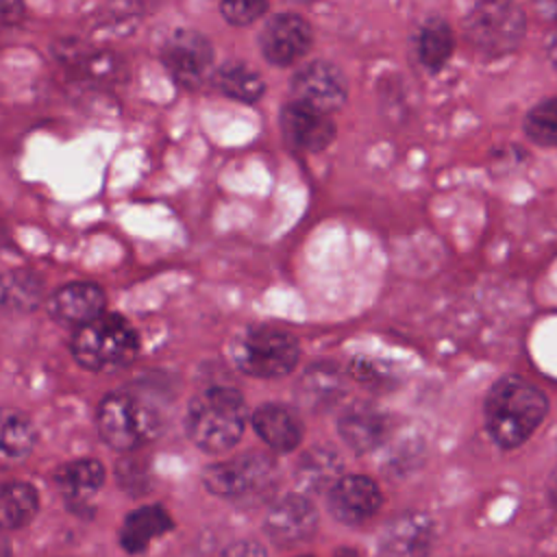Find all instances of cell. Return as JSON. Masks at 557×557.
Returning <instances> with one entry per match:
<instances>
[{"mask_svg": "<svg viewBox=\"0 0 557 557\" xmlns=\"http://www.w3.org/2000/svg\"><path fill=\"white\" fill-rule=\"evenodd\" d=\"M548 413V398L518 374L500 376L483 403L485 429L500 448L524 444Z\"/></svg>", "mask_w": 557, "mask_h": 557, "instance_id": "cell-1", "label": "cell"}, {"mask_svg": "<svg viewBox=\"0 0 557 557\" xmlns=\"http://www.w3.org/2000/svg\"><path fill=\"white\" fill-rule=\"evenodd\" d=\"M246 418V400L235 387L209 385L189 400L185 431L200 450L218 455L242 440Z\"/></svg>", "mask_w": 557, "mask_h": 557, "instance_id": "cell-2", "label": "cell"}, {"mask_svg": "<svg viewBox=\"0 0 557 557\" xmlns=\"http://www.w3.org/2000/svg\"><path fill=\"white\" fill-rule=\"evenodd\" d=\"M70 350L76 363L85 370H115L137 357L139 337L126 318L117 313H102L74 331Z\"/></svg>", "mask_w": 557, "mask_h": 557, "instance_id": "cell-3", "label": "cell"}, {"mask_svg": "<svg viewBox=\"0 0 557 557\" xmlns=\"http://www.w3.org/2000/svg\"><path fill=\"white\" fill-rule=\"evenodd\" d=\"M231 357L235 366L248 376L278 379L296 368L300 359V346L298 339L285 329L255 324L237 335L231 348Z\"/></svg>", "mask_w": 557, "mask_h": 557, "instance_id": "cell-4", "label": "cell"}, {"mask_svg": "<svg viewBox=\"0 0 557 557\" xmlns=\"http://www.w3.org/2000/svg\"><path fill=\"white\" fill-rule=\"evenodd\" d=\"M527 30V15L513 2H479L463 17L470 46L485 59L513 52Z\"/></svg>", "mask_w": 557, "mask_h": 557, "instance_id": "cell-5", "label": "cell"}, {"mask_svg": "<svg viewBox=\"0 0 557 557\" xmlns=\"http://www.w3.org/2000/svg\"><path fill=\"white\" fill-rule=\"evenodd\" d=\"M159 431L157 411L128 392H111L98 407V433L115 450L128 453Z\"/></svg>", "mask_w": 557, "mask_h": 557, "instance_id": "cell-6", "label": "cell"}, {"mask_svg": "<svg viewBox=\"0 0 557 557\" xmlns=\"http://www.w3.org/2000/svg\"><path fill=\"white\" fill-rule=\"evenodd\" d=\"M276 468L272 457L250 450L239 457L205 468V487L224 498H246L268 492L274 485Z\"/></svg>", "mask_w": 557, "mask_h": 557, "instance_id": "cell-7", "label": "cell"}, {"mask_svg": "<svg viewBox=\"0 0 557 557\" xmlns=\"http://www.w3.org/2000/svg\"><path fill=\"white\" fill-rule=\"evenodd\" d=\"M161 61L178 85L196 87L213 65V46L202 33L178 28L163 41Z\"/></svg>", "mask_w": 557, "mask_h": 557, "instance_id": "cell-8", "label": "cell"}, {"mask_svg": "<svg viewBox=\"0 0 557 557\" xmlns=\"http://www.w3.org/2000/svg\"><path fill=\"white\" fill-rule=\"evenodd\" d=\"M294 102L331 115L342 109L348 98V83L342 70L329 61H311L302 65L289 83Z\"/></svg>", "mask_w": 557, "mask_h": 557, "instance_id": "cell-9", "label": "cell"}, {"mask_svg": "<svg viewBox=\"0 0 557 557\" xmlns=\"http://www.w3.org/2000/svg\"><path fill=\"white\" fill-rule=\"evenodd\" d=\"M313 41L309 22L298 13H276L268 17L259 33V48L272 65H292L302 59Z\"/></svg>", "mask_w": 557, "mask_h": 557, "instance_id": "cell-10", "label": "cell"}, {"mask_svg": "<svg viewBox=\"0 0 557 557\" xmlns=\"http://www.w3.org/2000/svg\"><path fill=\"white\" fill-rule=\"evenodd\" d=\"M318 511L302 494H287L276 500L263 520L268 537L278 546H296L313 535Z\"/></svg>", "mask_w": 557, "mask_h": 557, "instance_id": "cell-11", "label": "cell"}, {"mask_svg": "<svg viewBox=\"0 0 557 557\" xmlns=\"http://www.w3.org/2000/svg\"><path fill=\"white\" fill-rule=\"evenodd\" d=\"M381 503L379 485L363 474H346L329 492V511L342 524L366 522L379 511Z\"/></svg>", "mask_w": 557, "mask_h": 557, "instance_id": "cell-12", "label": "cell"}, {"mask_svg": "<svg viewBox=\"0 0 557 557\" xmlns=\"http://www.w3.org/2000/svg\"><path fill=\"white\" fill-rule=\"evenodd\" d=\"M278 122L285 139L305 152L324 150L335 139V122L331 115L294 100L281 109Z\"/></svg>", "mask_w": 557, "mask_h": 557, "instance_id": "cell-13", "label": "cell"}, {"mask_svg": "<svg viewBox=\"0 0 557 557\" xmlns=\"http://www.w3.org/2000/svg\"><path fill=\"white\" fill-rule=\"evenodd\" d=\"M435 540L429 516L409 511L394 518L381 535V557H426Z\"/></svg>", "mask_w": 557, "mask_h": 557, "instance_id": "cell-14", "label": "cell"}, {"mask_svg": "<svg viewBox=\"0 0 557 557\" xmlns=\"http://www.w3.org/2000/svg\"><path fill=\"white\" fill-rule=\"evenodd\" d=\"M107 305L104 292L96 283L76 281L59 287L50 298V315L63 324L83 326L102 315Z\"/></svg>", "mask_w": 557, "mask_h": 557, "instance_id": "cell-15", "label": "cell"}, {"mask_svg": "<svg viewBox=\"0 0 557 557\" xmlns=\"http://www.w3.org/2000/svg\"><path fill=\"white\" fill-rule=\"evenodd\" d=\"M257 435L274 450V453H292L302 442V420L298 413L278 403H265L257 407L250 416Z\"/></svg>", "mask_w": 557, "mask_h": 557, "instance_id": "cell-16", "label": "cell"}, {"mask_svg": "<svg viewBox=\"0 0 557 557\" xmlns=\"http://www.w3.org/2000/svg\"><path fill=\"white\" fill-rule=\"evenodd\" d=\"M339 437L357 455L379 448L389 431V420L383 411L372 405L357 403L346 409L337 422Z\"/></svg>", "mask_w": 557, "mask_h": 557, "instance_id": "cell-17", "label": "cell"}, {"mask_svg": "<svg viewBox=\"0 0 557 557\" xmlns=\"http://www.w3.org/2000/svg\"><path fill=\"white\" fill-rule=\"evenodd\" d=\"M294 479L300 485V490L309 494H329L333 485L342 479V457L329 446L309 448L300 457L294 470Z\"/></svg>", "mask_w": 557, "mask_h": 557, "instance_id": "cell-18", "label": "cell"}, {"mask_svg": "<svg viewBox=\"0 0 557 557\" xmlns=\"http://www.w3.org/2000/svg\"><path fill=\"white\" fill-rule=\"evenodd\" d=\"M54 483L67 505H87L104 483V468L96 459H76L57 470Z\"/></svg>", "mask_w": 557, "mask_h": 557, "instance_id": "cell-19", "label": "cell"}, {"mask_svg": "<svg viewBox=\"0 0 557 557\" xmlns=\"http://www.w3.org/2000/svg\"><path fill=\"white\" fill-rule=\"evenodd\" d=\"M172 529V518L161 505H144L131 511L120 529V544L126 553H144L148 544Z\"/></svg>", "mask_w": 557, "mask_h": 557, "instance_id": "cell-20", "label": "cell"}, {"mask_svg": "<svg viewBox=\"0 0 557 557\" xmlns=\"http://www.w3.org/2000/svg\"><path fill=\"white\" fill-rule=\"evenodd\" d=\"M453 48H455V37L446 20H442L440 15H433L420 26L416 35V52H418V61L426 70L437 72L450 59Z\"/></svg>", "mask_w": 557, "mask_h": 557, "instance_id": "cell-21", "label": "cell"}, {"mask_svg": "<svg viewBox=\"0 0 557 557\" xmlns=\"http://www.w3.org/2000/svg\"><path fill=\"white\" fill-rule=\"evenodd\" d=\"M213 83L220 89V94H224V96H228L233 100L246 102V104L257 102L263 96V91H265L263 78L244 61L222 63L215 70Z\"/></svg>", "mask_w": 557, "mask_h": 557, "instance_id": "cell-22", "label": "cell"}, {"mask_svg": "<svg viewBox=\"0 0 557 557\" xmlns=\"http://www.w3.org/2000/svg\"><path fill=\"white\" fill-rule=\"evenodd\" d=\"M342 394H344L342 376L333 366H326V363L309 368L298 387V396L309 409L329 407L337 403Z\"/></svg>", "mask_w": 557, "mask_h": 557, "instance_id": "cell-23", "label": "cell"}, {"mask_svg": "<svg viewBox=\"0 0 557 557\" xmlns=\"http://www.w3.org/2000/svg\"><path fill=\"white\" fill-rule=\"evenodd\" d=\"M39 507L37 490L24 481L4 483L0 494V518L4 529H20L26 527Z\"/></svg>", "mask_w": 557, "mask_h": 557, "instance_id": "cell-24", "label": "cell"}, {"mask_svg": "<svg viewBox=\"0 0 557 557\" xmlns=\"http://www.w3.org/2000/svg\"><path fill=\"white\" fill-rule=\"evenodd\" d=\"M524 135L537 146H557V98H544L527 111Z\"/></svg>", "mask_w": 557, "mask_h": 557, "instance_id": "cell-25", "label": "cell"}, {"mask_svg": "<svg viewBox=\"0 0 557 557\" xmlns=\"http://www.w3.org/2000/svg\"><path fill=\"white\" fill-rule=\"evenodd\" d=\"M41 298V283L37 276L15 270L4 274L2 281V300L7 309H20V311H28L33 307H37Z\"/></svg>", "mask_w": 557, "mask_h": 557, "instance_id": "cell-26", "label": "cell"}, {"mask_svg": "<svg viewBox=\"0 0 557 557\" xmlns=\"http://www.w3.org/2000/svg\"><path fill=\"white\" fill-rule=\"evenodd\" d=\"M35 444V429L22 413H7L2 420V453L9 459H20L30 453Z\"/></svg>", "mask_w": 557, "mask_h": 557, "instance_id": "cell-27", "label": "cell"}, {"mask_svg": "<svg viewBox=\"0 0 557 557\" xmlns=\"http://www.w3.org/2000/svg\"><path fill=\"white\" fill-rule=\"evenodd\" d=\"M220 11L224 15V20L228 24L235 26H244L255 22L257 17H261L268 11V2L265 0H246V2H224L220 4Z\"/></svg>", "mask_w": 557, "mask_h": 557, "instance_id": "cell-28", "label": "cell"}, {"mask_svg": "<svg viewBox=\"0 0 557 557\" xmlns=\"http://www.w3.org/2000/svg\"><path fill=\"white\" fill-rule=\"evenodd\" d=\"M222 557H265V550L259 542L255 540H239L235 544H231Z\"/></svg>", "mask_w": 557, "mask_h": 557, "instance_id": "cell-29", "label": "cell"}, {"mask_svg": "<svg viewBox=\"0 0 557 557\" xmlns=\"http://www.w3.org/2000/svg\"><path fill=\"white\" fill-rule=\"evenodd\" d=\"M24 15V4L17 0H0V22L15 24Z\"/></svg>", "mask_w": 557, "mask_h": 557, "instance_id": "cell-30", "label": "cell"}, {"mask_svg": "<svg viewBox=\"0 0 557 557\" xmlns=\"http://www.w3.org/2000/svg\"><path fill=\"white\" fill-rule=\"evenodd\" d=\"M548 494H550L553 503L557 505V468L553 470V474H550V479H548Z\"/></svg>", "mask_w": 557, "mask_h": 557, "instance_id": "cell-31", "label": "cell"}, {"mask_svg": "<svg viewBox=\"0 0 557 557\" xmlns=\"http://www.w3.org/2000/svg\"><path fill=\"white\" fill-rule=\"evenodd\" d=\"M335 557H357V553L352 548H342V550H337Z\"/></svg>", "mask_w": 557, "mask_h": 557, "instance_id": "cell-32", "label": "cell"}]
</instances>
